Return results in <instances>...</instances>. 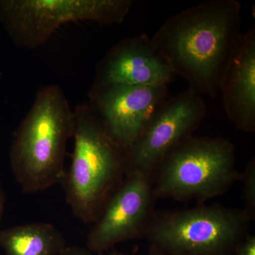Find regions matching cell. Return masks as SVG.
Returning a JSON list of instances; mask_svg holds the SVG:
<instances>
[{"label":"cell","instance_id":"obj_1","mask_svg":"<svg viewBox=\"0 0 255 255\" xmlns=\"http://www.w3.org/2000/svg\"><path fill=\"white\" fill-rule=\"evenodd\" d=\"M241 12L236 0L203 1L169 18L151 41L189 88L214 98L243 33Z\"/></svg>","mask_w":255,"mask_h":255},{"label":"cell","instance_id":"obj_2","mask_svg":"<svg viewBox=\"0 0 255 255\" xmlns=\"http://www.w3.org/2000/svg\"><path fill=\"white\" fill-rule=\"evenodd\" d=\"M74 127V110L63 90L56 85L41 87L15 132L10 150L11 169L23 191L39 192L62 182Z\"/></svg>","mask_w":255,"mask_h":255},{"label":"cell","instance_id":"obj_3","mask_svg":"<svg viewBox=\"0 0 255 255\" xmlns=\"http://www.w3.org/2000/svg\"><path fill=\"white\" fill-rule=\"evenodd\" d=\"M74 148L61 184L73 214L95 222L126 174L127 151L111 137L90 104L74 110Z\"/></svg>","mask_w":255,"mask_h":255},{"label":"cell","instance_id":"obj_4","mask_svg":"<svg viewBox=\"0 0 255 255\" xmlns=\"http://www.w3.org/2000/svg\"><path fill=\"white\" fill-rule=\"evenodd\" d=\"M236 152L227 138L192 135L156 168L157 178L152 184L155 197L206 201L222 195L241 178Z\"/></svg>","mask_w":255,"mask_h":255},{"label":"cell","instance_id":"obj_5","mask_svg":"<svg viewBox=\"0 0 255 255\" xmlns=\"http://www.w3.org/2000/svg\"><path fill=\"white\" fill-rule=\"evenodd\" d=\"M251 220L243 209L200 206L154 216L144 236L168 255H235Z\"/></svg>","mask_w":255,"mask_h":255},{"label":"cell","instance_id":"obj_6","mask_svg":"<svg viewBox=\"0 0 255 255\" xmlns=\"http://www.w3.org/2000/svg\"><path fill=\"white\" fill-rule=\"evenodd\" d=\"M131 0H1L0 20L15 44L36 48L65 23L123 22Z\"/></svg>","mask_w":255,"mask_h":255},{"label":"cell","instance_id":"obj_7","mask_svg":"<svg viewBox=\"0 0 255 255\" xmlns=\"http://www.w3.org/2000/svg\"><path fill=\"white\" fill-rule=\"evenodd\" d=\"M206 114L205 102L191 88L164 101L127 150L126 174L152 177L161 161L192 136Z\"/></svg>","mask_w":255,"mask_h":255},{"label":"cell","instance_id":"obj_8","mask_svg":"<svg viewBox=\"0 0 255 255\" xmlns=\"http://www.w3.org/2000/svg\"><path fill=\"white\" fill-rule=\"evenodd\" d=\"M154 197L152 177L137 172L126 174L87 235V249L102 253L143 235L152 219Z\"/></svg>","mask_w":255,"mask_h":255},{"label":"cell","instance_id":"obj_9","mask_svg":"<svg viewBox=\"0 0 255 255\" xmlns=\"http://www.w3.org/2000/svg\"><path fill=\"white\" fill-rule=\"evenodd\" d=\"M167 95V85L92 84L88 103L111 137L127 152Z\"/></svg>","mask_w":255,"mask_h":255},{"label":"cell","instance_id":"obj_10","mask_svg":"<svg viewBox=\"0 0 255 255\" xmlns=\"http://www.w3.org/2000/svg\"><path fill=\"white\" fill-rule=\"evenodd\" d=\"M175 76L167 60L147 34L119 41L96 68L93 85H167Z\"/></svg>","mask_w":255,"mask_h":255},{"label":"cell","instance_id":"obj_11","mask_svg":"<svg viewBox=\"0 0 255 255\" xmlns=\"http://www.w3.org/2000/svg\"><path fill=\"white\" fill-rule=\"evenodd\" d=\"M225 112L242 131H255V27L242 33L220 83Z\"/></svg>","mask_w":255,"mask_h":255},{"label":"cell","instance_id":"obj_12","mask_svg":"<svg viewBox=\"0 0 255 255\" xmlns=\"http://www.w3.org/2000/svg\"><path fill=\"white\" fill-rule=\"evenodd\" d=\"M0 247L6 255H60L67 242L48 223H30L0 230Z\"/></svg>","mask_w":255,"mask_h":255},{"label":"cell","instance_id":"obj_13","mask_svg":"<svg viewBox=\"0 0 255 255\" xmlns=\"http://www.w3.org/2000/svg\"><path fill=\"white\" fill-rule=\"evenodd\" d=\"M243 182V197L245 203V212L252 220L255 218V161L248 164L244 172L241 173Z\"/></svg>","mask_w":255,"mask_h":255},{"label":"cell","instance_id":"obj_14","mask_svg":"<svg viewBox=\"0 0 255 255\" xmlns=\"http://www.w3.org/2000/svg\"><path fill=\"white\" fill-rule=\"evenodd\" d=\"M235 255H255V237L247 235L246 238L238 245Z\"/></svg>","mask_w":255,"mask_h":255},{"label":"cell","instance_id":"obj_15","mask_svg":"<svg viewBox=\"0 0 255 255\" xmlns=\"http://www.w3.org/2000/svg\"><path fill=\"white\" fill-rule=\"evenodd\" d=\"M60 255H93L92 252L82 247H67Z\"/></svg>","mask_w":255,"mask_h":255},{"label":"cell","instance_id":"obj_16","mask_svg":"<svg viewBox=\"0 0 255 255\" xmlns=\"http://www.w3.org/2000/svg\"><path fill=\"white\" fill-rule=\"evenodd\" d=\"M5 208V195L4 190L1 187V182H0V226H1V221H2L3 215H4ZM1 230V228H0Z\"/></svg>","mask_w":255,"mask_h":255},{"label":"cell","instance_id":"obj_17","mask_svg":"<svg viewBox=\"0 0 255 255\" xmlns=\"http://www.w3.org/2000/svg\"><path fill=\"white\" fill-rule=\"evenodd\" d=\"M147 255H168L164 254V253H162V252L157 251L155 248H152V247H150V252H149L148 254Z\"/></svg>","mask_w":255,"mask_h":255},{"label":"cell","instance_id":"obj_18","mask_svg":"<svg viewBox=\"0 0 255 255\" xmlns=\"http://www.w3.org/2000/svg\"><path fill=\"white\" fill-rule=\"evenodd\" d=\"M109 255H128L124 254V253H119V252L114 251V252H112V253H110V254Z\"/></svg>","mask_w":255,"mask_h":255}]
</instances>
